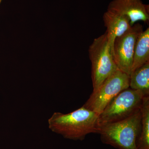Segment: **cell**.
<instances>
[{"label":"cell","mask_w":149,"mask_h":149,"mask_svg":"<svg viewBox=\"0 0 149 149\" xmlns=\"http://www.w3.org/2000/svg\"><path fill=\"white\" fill-rule=\"evenodd\" d=\"M99 115L81 107L67 114L55 112L48 120L49 128L66 139L82 141L91 133L98 134Z\"/></svg>","instance_id":"1"},{"label":"cell","mask_w":149,"mask_h":149,"mask_svg":"<svg viewBox=\"0 0 149 149\" xmlns=\"http://www.w3.org/2000/svg\"><path fill=\"white\" fill-rule=\"evenodd\" d=\"M141 109L130 117L100 126L99 134L104 144L118 149H137L136 142L141 129Z\"/></svg>","instance_id":"2"},{"label":"cell","mask_w":149,"mask_h":149,"mask_svg":"<svg viewBox=\"0 0 149 149\" xmlns=\"http://www.w3.org/2000/svg\"><path fill=\"white\" fill-rule=\"evenodd\" d=\"M142 91L130 88L121 91L99 115L100 126L130 117L141 109L144 97Z\"/></svg>","instance_id":"3"},{"label":"cell","mask_w":149,"mask_h":149,"mask_svg":"<svg viewBox=\"0 0 149 149\" xmlns=\"http://www.w3.org/2000/svg\"><path fill=\"white\" fill-rule=\"evenodd\" d=\"M88 52L94 92L118 68L113 60L106 32L94 39Z\"/></svg>","instance_id":"4"},{"label":"cell","mask_w":149,"mask_h":149,"mask_svg":"<svg viewBox=\"0 0 149 149\" xmlns=\"http://www.w3.org/2000/svg\"><path fill=\"white\" fill-rule=\"evenodd\" d=\"M128 88L129 75L118 69L93 92L83 107L99 115L115 97Z\"/></svg>","instance_id":"5"},{"label":"cell","mask_w":149,"mask_h":149,"mask_svg":"<svg viewBox=\"0 0 149 149\" xmlns=\"http://www.w3.org/2000/svg\"><path fill=\"white\" fill-rule=\"evenodd\" d=\"M142 31V25L136 23L123 35L117 37L113 44L112 55L116 66L129 75L133 65L136 40Z\"/></svg>","instance_id":"6"},{"label":"cell","mask_w":149,"mask_h":149,"mask_svg":"<svg viewBox=\"0 0 149 149\" xmlns=\"http://www.w3.org/2000/svg\"><path fill=\"white\" fill-rule=\"evenodd\" d=\"M107 10L127 17L133 26L139 21L145 23L149 20V6L141 0H113Z\"/></svg>","instance_id":"7"},{"label":"cell","mask_w":149,"mask_h":149,"mask_svg":"<svg viewBox=\"0 0 149 149\" xmlns=\"http://www.w3.org/2000/svg\"><path fill=\"white\" fill-rule=\"evenodd\" d=\"M103 21L107 28L106 33L112 53L115 40L123 35L131 27L127 17L107 10L104 14Z\"/></svg>","instance_id":"8"},{"label":"cell","mask_w":149,"mask_h":149,"mask_svg":"<svg viewBox=\"0 0 149 149\" xmlns=\"http://www.w3.org/2000/svg\"><path fill=\"white\" fill-rule=\"evenodd\" d=\"M148 61H149V27L140 33L136 40L131 72Z\"/></svg>","instance_id":"9"},{"label":"cell","mask_w":149,"mask_h":149,"mask_svg":"<svg viewBox=\"0 0 149 149\" xmlns=\"http://www.w3.org/2000/svg\"><path fill=\"white\" fill-rule=\"evenodd\" d=\"M129 88L149 96V61L133 70L129 75Z\"/></svg>","instance_id":"10"},{"label":"cell","mask_w":149,"mask_h":149,"mask_svg":"<svg viewBox=\"0 0 149 149\" xmlns=\"http://www.w3.org/2000/svg\"><path fill=\"white\" fill-rule=\"evenodd\" d=\"M141 111V127L136 147L137 149H149V96L144 97Z\"/></svg>","instance_id":"11"},{"label":"cell","mask_w":149,"mask_h":149,"mask_svg":"<svg viewBox=\"0 0 149 149\" xmlns=\"http://www.w3.org/2000/svg\"><path fill=\"white\" fill-rule=\"evenodd\" d=\"M2 0H0V3H1V2Z\"/></svg>","instance_id":"12"}]
</instances>
